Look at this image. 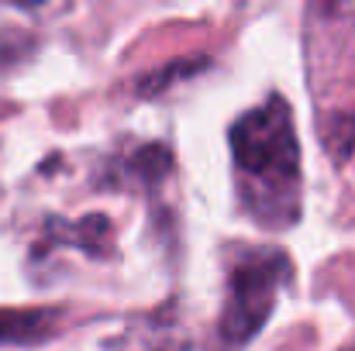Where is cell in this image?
Returning a JSON list of instances; mask_svg holds the SVG:
<instances>
[{"instance_id": "6da1fadb", "label": "cell", "mask_w": 355, "mask_h": 351, "mask_svg": "<svg viewBox=\"0 0 355 351\" xmlns=\"http://www.w3.org/2000/svg\"><path fill=\"white\" fill-rule=\"evenodd\" d=\"M238 169L248 179V197H279L290 214V197H297L300 148L293 117L283 97H269L262 107L248 111L232 131Z\"/></svg>"}, {"instance_id": "7a4b0ae2", "label": "cell", "mask_w": 355, "mask_h": 351, "mask_svg": "<svg viewBox=\"0 0 355 351\" xmlns=\"http://www.w3.org/2000/svg\"><path fill=\"white\" fill-rule=\"evenodd\" d=\"M290 276V262L279 251H241L228 276V296L218 321L221 345L241 348L272 314L276 293Z\"/></svg>"}, {"instance_id": "3957f363", "label": "cell", "mask_w": 355, "mask_h": 351, "mask_svg": "<svg viewBox=\"0 0 355 351\" xmlns=\"http://www.w3.org/2000/svg\"><path fill=\"white\" fill-rule=\"evenodd\" d=\"M55 314L42 310H3L0 314V341H38L49 334Z\"/></svg>"}, {"instance_id": "277c9868", "label": "cell", "mask_w": 355, "mask_h": 351, "mask_svg": "<svg viewBox=\"0 0 355 351\" xmlns=\"http://www.w3.org/2000/svg\"><path fill=\"white\" fill-rule=\"evenodd\" d=\"M349 351H355V348H349Z\"/></svg>"}]
</instances>
